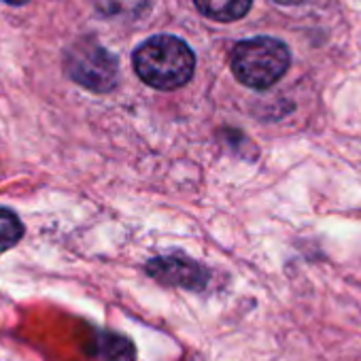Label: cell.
I'll return each instance as SVG.
<instances>
[{
	"label": "cell",
	"instance_id": "obj_1",
	"mask_svg": "<svg viewBox=\"0 0 361 361\" xmlns=\"http://www.w3.org/2000/svg\"><path fill=\"white\" fill-rule=\"evenodd\" d=\"M136 75L151 87L170 92L178 90L194 77L196 56L190 45L170 35L147 39L132 56Z\"/></svg>",
	"mask_w": 361,
	"mask_h": 361
},
{
	"label": "cell",
	"instance_id": "obj_2",
	"mask_svg": "<svg viewBox=\"0 0 361 361\" xmlns=\"http://www.w3.org/2000/svg\"><path fill=\"white\" fill-rule=\"evenodd\" d=\"M291 54L287 45L272 37L240 41L232 51L234 77L251 90H268L289 71Z\"/></svg>",
	"mask_w": 361,
	"mask_h": 361
},
{
	"label": "cell",
	"instance_id": "obj_8",
	"mask_svg": "<svg viewBox=\"0 0 361 361\" xmlns=\"http://www.w3.org/2000/svg\"><path fill=\"white\" fill-rule=\"evenodd\" d=\"M279 5H302V3H308V0H276Z\"/></svg>",
	"mask_w": 361,
	"mask_h": 361
},
{
	"label": "cell",
	"instance_id": "obj_9",
	"mask_svg": "<svg viewBox=\"0 0 361 361\" xmlns=\"http://www.w3.org/2000/svg\"><path fill=\"white\" fill-rule=\"evenodd\" d=\"M7 5H13V7H22V5H26V3H30V0H5Z\"/></svg>",
	"mask_w": 361,
	"mask_h": 361
},
{
	"label": "cell",
	"instance_id": "obj_6",
	"mask_svg": "<svg viewBox=\"0 0 361 361\" xmlns=\"http://www.w3.org/2000/svg\"><path fill=\"white\" fill-rule=\"evenodd\" d=\"M26 234V228L18 213L7 207H0V255L13 249Z\"/></svg>",
	"mask_w": 361,
	"mask_h": 361
},
{
	"label": "cell",
	"instance_id": "obj_5",
	"mask_svg": "<svg viewBox=\"0 0 361 361\" xmlns=\"http://www.w3.org/2000/svg\"><path fill=\"white\" fill-rule=\"evenodd\" d=\"M198 11L215 22H236L245 18L253 0H194Z\"/></svg>",
	"mask_w": 361,
	"mask_h": 361
},
{
	"label": "cell",
	"instance_id": "obj_7",
	"mask_svg": "<svg viewBox=\"0 0 361 361\" xmlns=\"http://www.w3.org/2000/svg\"><path fill=\"white\" fill-rule=\"evenodd\" d=\"M100 355L104 361H134V346L128 338L117 334H102L100 336Z\"/></svg>",
	"mask_w": 361,
	"mask_h": 361
},
{
	"label": "cell",
	"instance_id": "obj_3",
	"mask_svg": "<svg viewBox=\"0 0 361 361\" xmlns=\"http://www.w3.org/2000/svg\"><path fill=\"white\" fill-rule=\"evenodd\" d=\"M66 75L92 92H111L119 79L117 60L98 43L81 41L66 54Z\"/></svg>",
	"mask_w": 361,
	"mask_h": 361
},
{
	"label": "cell",
	"instance_id": "obj_4",
	"mask_svg": "<svg viewBox=\"0 0 361 361\" xmlns=\"http://www.w3.org/2000/svg\"><path fill=\"white\" fill-rule=\"evenodd\" d=\"M147 274L164 285L183 289H204L209 283V270L190 257H153L147 264Z\"/></svg>",
	"mask_w": 361,
	"mask_h": 361
}]
</instances>
